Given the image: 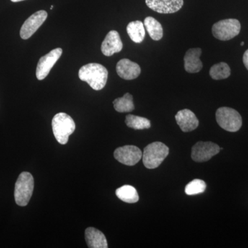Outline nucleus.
Wrapping results in <instances>:
<instances>
[{"mask_svg": "<svg viewBox=\"0 0 248 248\" xmlns=\"http://www.w3.org/2000/svg\"><path fill=\"white\" fill-rule=\"evenodd\" d=\"M34 189V179L31 173L23 172L19 174L15 187V200L19 206L29 203Z\"/></svg>", "mask_w": 248, "mask_h": 248, "instance_id": "nucleus-4", "label": "nucleus"}, {"mask_svg": "<svg viewBox=\"0 0 248 248\" xmlns=\"http://www.w3.org/2000/svg\"><path fill=\"white\" fill-rule=\"evenodd\" d=\"M52 128L57 141L62 145L68 143L70 135L76 130V124L71 116L64 112H60L54 116Z\"/></svg>", "mask_w": 248, "mask_h": 248, "instance_id": "nucleus-2", "label": "nucleus"}, {"mask_svg": "<svg viewBox=\"0 0 248 248\" xmlns=\"http://www.w3.org/2000/svg\"><path fill=\"white\" fill-rule=\"evenodd\" d=\"M175 120L181 130L185 133L195 130L200 124L197 116L188 109L179 110L175 115Z\"/></svg>", "mask_w": 248, "mask_h": 248, "instance_id": "nucleus-14", "label": "nucleus"}, {"mask_svg": "<svg viewBox=\"0 0 248 248\" xmlns=\"http://www.w3.org/2000/svg\"><path fill=\"white\" fill-rule=\"evenodd\" d=\"M206 188V184L201 179H194L186 186L185 192L187 195H196L203 193Z\"/></svg>", "mask_w": 248, "mask_h": 248, "instance_id": "nucleus-23", "label": "nucleus"}, {"mask_svg": "<svg viewBox=\"0 0 248 248\" xmlns=\"http://www.w3.org/2000/svg\"><path fill=\"white\" fill-rule=\"evenodd\" d=\"M117 197L122 202L128 203H137L140 200L138 192L133 186L125 185L115 191Z\"/></svg>", "mask_w": 248, "mask_h": 248, "instance_id": "nucleus-17", "label": "nucleus"}, {"mask_svg": "<svg viewBox=\"0 0 248 248\" xmlns=\"http://www.w3.org/2000/svg\"><path fill=\"white\" fill-rule=\"evenodd\" d=\"M169 154V147L161 142H153L144 148L142 155L143 165L146 169H156L162 164Z\"/></svg>", "mask_w": 248, "mask_h": 248, "instance_id": "nucleus-3", "label": "nucleus"}, {"mask_svg": "<svg viewBox=\"0 0 248 248\" xmlns=\"http://www.w3.org/2000/svg\"><path fill=\"white\" fill-rule=\"evenodd\" d=\"M216 120L219 126L226 131L234 133L242 126V117L232 108H219L216 112Z\"/></svg>", "mask_w": 248, "mask_h": 248, "instance_id": "nucleus-5", "label": "nucleus"}, {"mask_svg": "<svg viewBox=\"0 0 248 248\" xmlns=\"http://www.w3.org/2000/svg\"><path fill=\"white\" fill-rule=\"evenodd\" d=\"M221 148L211 141H200L192 148V159L196 162H205L218 154Z\"/></svg>", "mask_w": 248, "mask_h": 248, "instance_id": "nucleus-7", "label": "nucleus"}, {"mask_svg": "<svg viewBox=\"0 0 248 248\" xmlns=\"http://www.w3.org/2000/svg\"><path fill=\"white\" fill-rule=\"evenodd\" d=\"M241 24L236 19H227L214 24L212 32L215 38L221 41L231 40L239 35Z\"/></svg>", "mask_w": 248, "mask_h": 248, "instance_id": "nucleus-6", "label": "nucleus"}, {"mask_svg": "<svg viewBox=\"0 0 248 248\" xmlns=\"http://www.w3.org/2000/svg\"><path fill=\"white\" fill-rule=\"evenodd\" d=\"M113 105L115 110L119 112H130L135 109L133 96L130 93H125L124 97L116 99Z\"/></svg>", "mask_w": 248, "mask_h": 248, "instance_id": "nucleus-20", "label": "nucleus"}, {"mask_svg": "<svg viewBox=\"0 0 248 248\" xmlns=\"http://www.w3.org/2000/svg\"><path fill=\"white\" fill-rule=\"evenodd\" d=\"M202 50L200 48H190L184 56V68L189 73H197L202 71L203 63L200 60Z\"/></svg>", "mask_w": 248, "mask_h": 248, "instance_id": "nucleus-15", "label": "nucleus"}, {"mask_svg": "<svg viewBox=\"0 0 248 248\" xmlns=\"http://www.w3.org/2000/svg\"><path fill=\"white\" fill-rule=\"evenodd\" d=\"M143 22L141 21H134L129 23L126 31L129 37L135 43H141L144 40L146 32Z\"/></svg>", "mask_w": 248, "mask_h": 248, "instance_id": "nucleus-18", "label": "nucleus"}, {"mask_svg": "<svg viewBox=\"0 0 248 248\" xmlns=\"http://www.w3.org/2000/svg\"><path fill=\"white\" fill-rule=\"evenodd\" d=\"M146 4L159 14H174L182 9L184 0H146Z\"/></svg>", "mask_w": 248, "mask_h": 248, "instance_id": "nucleus-11", "label": "nucleus"}, {"mask_svg": "<svg viewBox=\"0 0 248 248\" xmlns=\"http://www.w3.org/2000/svg\"><path fill=\"white\" fill-rule=\"evenodd\" d=\"M244 44H245V43H244V42H241V46H244Z\"/></svg>", "mask_w": 248, "mask_h": 248, "instance_id": "nucleus-26", "label": "nucleus"}, {"mask_svg": "<svg viewBox=\"0 0 248 248\" xmlns=\"http://www.w3.org/2000/svg\"><path fill=\"white\" fill-rule=\"evenodd\" d=\"M122 48L123 43L121 40L120 34L116 31H111L107 34V37L103 41L101 47L102 53L107 57L120 53Z\"/></svg>", "mask_w": 248, "mask_h": 248, "instance_id": "nucleus-13", "label": "nucleus"}, {"mask_svg": "<svg viewBox=\"0 0 248 248\" xmlns=\"http://www.w3.org/2000/svg\"><path fill=\"white\" fill-rule=\"evenodd\" d=\"M85 239L90 248H107L108 243L105 235L96 228H88L85 231Z\"/></svg>", "mask_w": 248, "mask_h": 248, "instance_id": "nucleus-16", "label": "nucleus"}, {"mask_svg": "<svg viewBox=\"0 0 248 248\" xmlns=\"http://www.w3.org/2000/svg\"><path fill=\"white\" fill-rule=\"evenodd\" d=\"M53 9V6H50V10H52Z\"/></svg>", "mask_w": 248, "mask_h": 248, "instance_id": "nucleus-27", "label": "nucleus"}, {"mask_svg": "<svg viewBox=\"0 0 248 248\" xmlns=\"http://www.w3.org/2000/svg\"><path fill=\"white\" fill-rule=\"evenodd\" d=\"M210 77L215 80H221L229 78L231 74L230 66L225 62H220L214 65L209 72Z\"/></svg>", "mask_w": 248, "mask_h": 248, "instance_id": "nucleus-21", "label": "nucleus"}, {"mask_svg": "<svg viewBox=\"0 0 248 248\" xmlns=\"http://www.w3.org/2000/svg\"><path fill=\"white\" fill-rule=\"evenodd\" d=\"M47 17L48 14L45 11H39L28 18L21 28L20 37L23 40L30 38L45 22Z\"/></svg>", "mask_w": 248, "mask_h": 248, "instance_id": "nucleus-10", "label": "nucleus"}, {"mask_svg": "<svg viewBox=\"0 0 248 248\" xmlns=\"http://www.w3.org/2000/svg\"><path fill=\"white\" fill-rule=\"evenodd\" d=\"M141 150L135 146H124L115 150L114 156L119 162L126 166H133L138 164L142 158Z\"/></svg>", "mask_w": 248, "mask_h": 248, "instance_id": "nucleus-9", "label": "nucleus"}, {"mask_svg": "<svg viewBox=\"0 0 248 248\" xmlns=\"http://www.w3.org/2000/svg\"><path fill=\"white\" fill-rule=\"evenodd\" d=\"M108 72L102 64L91 63L84 65L79 71V79L86 81L94 91H100L107 84Z\"/></svg>", "mask_w": 248, "mask_h": 248, "instance_id": "nucleus-1", "label": "nucleus"}, {"mask_svg": "<svg viewBox=\"0 0 248 248\" xmlns=\"http://www.w3.org/2000/svg\"><path fill=\"white\" fill-rule=\"evenodd\" d=\"M24 1V0H11V1H13V2H18V1Z\"/></svg>", "mask_w": 248, "mask_h": 248, "instance_id": "nucleus-25", "label": "nucleus"}, {"mask_svg": "<svg viewBox=\"0 0 248 248\" xmlns=\"http://www.w3.org/2000/svg\"><path fill=\"white\" fill-rule=\"evenodd\" d=\"M62 54V48H55L40 59L36 70V76L37 79L43 80L48 76L50 70L58 61Z\"/></svg>", "mask_w": 248, "mask_h": 248, "instance_id": "nucleus-8", "label": "nucleus"}, {"mask_svg": "<svg viewBox=\"0 0 248 248\" xmlns=\"http://www.w3.org/2000/svg\"><path fill=\"white\" fill-rule=\"evenodd\" d=\"M125 124L129 128L135 129V130L148 129L151 126V121L148 119L133 115L126 116Z\"/></svg>", "mask_w": 248, "mask_h": 248, "instance_id": "nucleus-22", "label": "nucleus"}, {"mask_svg": "<svg viewBox=\"0 0 248 248\" xmlns=\"http://www.w3.org/2000/svg\"><path fill=\"white\" fill-rule=\"evenodd\" d=\"M243 61L246 68L248 70V50L245 52L244 57H243Z\"/></svg>", "mask_w": 248, "mask_h": 248, "instance_id": "nucleus-24", "label": "nucleus"}, {"mask_svg": "<svg viewBox=\"0 0 248 248\" xmlns=\"http://www.w3.org/2000/svg\"><path fill=\"white\" fill-rule=\"evenodd\" d=\"M143 25L146 27L149 35L155 41L161 40L164 35L162 26L156 19L152 17H147L145 19Z\"/></svg>", "mask_w": 248, "mask_h": 248, "instance_id": "nucleus-19", "label": "nucleus"}, {"mask_svg": "<svg viewBox=\"0 0 248 248\" xmlns=\"http://www.w3.org/2000/svg\"><path fill=\"white\" fill-rule=\"evenodd\" d=\"M117 74L122 79L133 80L138 78L141 73V68L138 63L128 59H122L116 66Z\"/></svg>", "mask_w": 248, "mask_h": 248, "instance_id": "nucleus-12", "label": "nucleus"}]
</instances>
